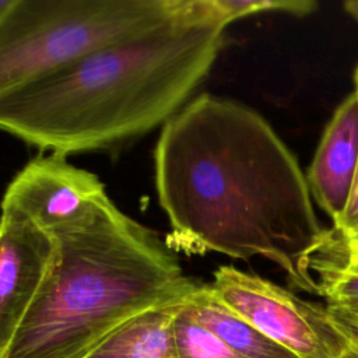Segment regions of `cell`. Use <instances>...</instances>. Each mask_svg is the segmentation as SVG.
Masks as SVG:
<instances>
[{
	"label": "cell",
	"mask_w": 358,
	"mask_h": 358,
	"mask_svg": "<svg viewBox=\"0 0 358 358\" xmlns=\"http://www.w3.org/2000/svg\"><path fill=\"white\" fill-rule=\"evenodd\" d=\"M154 171L171 250L263 256L292 285L322 295L310 268L331 234L315 214L298 161L262 115L197 95L162 126Z\"/></svg>",
	"instance_id": "1"
},
{
	"label": "cell",
	"mask_w": 358,
	"mask_h": 358,
	"mask_svg": "<svg viewBox=\"0 0 358 358\" xmlns=\"http://www.w3.org/2000/svg\"><path fill=\"white\" fill-rule=\"evenodd\" d=\"M228 25L213 0H183L159 25L0 98V130L63 157L143 136L186 105Z\"/></svg>",
	"instance_id": "2"
},
{
	"label": "cell",
	"mask_w": 358,
	"mask_h": 358,
	"mask_svg": "<svg viewBox=\"0 0 358 358\" xmlns=\"http://www.w3.org/2000/svg\"><path fill=\"white\" fill-rule=\"evenodd\" d=\"M56 255L3 358H85L130 319L199 285L154 229L106 193L52 229Z\"/></svg>",
	"instance_id": "3"
},
{
	"label": "cell",
	"mask_w": 358,
	"mask_h": 358,
	"mask_svg": "<svg viewBox=\"0 0 358 358\" xmlns=\"http://www.w3.org/2000/svg\"><path fill=\"white\" fill-rule=\"evenodd\" d=\"M183 0H13L0 17V98L176 14Z\"/></svg>",
	"instance_id": "4"
},
{
	"label": "cell",
	"mask_w": 358,
	"mask_h": 358,
	"mask_svg": "<svg viewBox=\"0 0 358 358\" xmlns=\"http://www.w3.org/2000/svg\"><path fill=\"white\" fill-rule=\"evenodd\" d=\"M210 287L224 305L298 358H340L347 347L326 306L301 299L270 280L220 266Z\"/></svg>",
	"instance_id": "5"
},
{
	"label": "cell",
	"mask_w": 358,
	"mask_h": 358,
	"mask_svg": "<svg viewBox=\"0 0 358 358\" xmlns=\"http://www.w3.org/2000/svg\"><path fill=\"white\" fill-rule=\"evenodd\" d=\"M105 193L99 178L50 154L29 161L8 183L0 208L50 232Z\"/></svg>",
	"instance_id": "6"
},
{
	"label": "cell",
	"mask_w": 358,
	"mask_h": 358,
	"mask_svg": "<svg viewBox=\"0 0 358 358\" xmlns=\"http://www.w3.org/2000/svg\"><path fill=\"white\" fill-rule=\"evenodd\" d=\"M52 234L10 211L0 214V358L55 262Z\"/></svg>",
	"instance_id": "7"
},
{
	"label": "cell",
	"mask_w": 358,
	"mask_h": 358,
	"mask_svg": "<svg viewBox=\"0 0 358 358\" xmlns=\"http://www.w3.org/2000/svg\"><path fill=\"white\" fill-rule=\"evenodd\" d=\"M358 173V94L336 109L308 171L316 203L336 222L344 213Z\"/></svg>",
	"instance_id": "8"
},
{
	"label": "cell",
	"mask_w": 358,
	"mask_h": 358,
	"mask_svg": "<svg viewBox=\"0 0 358 358\" xmlns=\"http://www.w3.org/2000/svg\"><path fill=\"white\" fill-rule=\"evenodd\" d=\"M183 308L242 358H298L224 305L214 295L210 284L199 282L185 301Z\"/></svg>",
	"instance_id": "9"
},
{
	"label": "cell",
	"mask_w": 358,
	"mask_h": 358,
	"mask_svg": "<svg viewBox=\"0 0 358 358\" xmlns=\"http://www.w3.org/2000/svg\"><path fill=\"white\" fill-rule=\"evenodd\" d=\"M183 303L155 308L130 319L85 358H179L173 323Z\"/></svg>",
	"instance_id": "10"
},
{
	"label": "cell",
	"mask_w": 358,
	"mask_h": 358,
	"mask_svg": "<svg viewBox=\"0 0 358 358\" xmlns=\"http://www.w3.org/2000/svg\"><path fill=\"white\" fill-rule=\"evenodd\" d=\"M173 333L179 358H242L194 320L183 306L175 319Z\"/></svg>",
	"instance_id": "11"
},
{
	"label": "cell",
	"mask_w": 358,
	"mask_h": 358,
	"mask_svg": "<svg viewBox=\"0 0 358 358\" xmlns=\"http://www.w3.org/2000/svg\"><path fill=\"white\" fill-rule=\"evenodd\" d=\"M312 268L319 273L320 292L330 305L351 306L358 305V273L333 266L319 257Z\"/></svg>",
	"instance_id": "12"
},
{
	"label": "cell",
	"mask_w": 358,
	"mask_h": 358,
	"mask_svg": "<svg viewBox=\"0 0 358 358\" xmlns=\"http://www.w3.org/2000/svg\"><path fill=\"white\" fill-rule=\"evenodd\" d=\"M222 17L231 24L246 15L277 11L296 17L308 15L317 7L315 1L308 0H213Z\"/></svg>",
	"instance_id": "13"
},
{
	"label": "cell",
	"mask_w": 358,
	"mask_h": 358,
	"mask_svg": "<svg viewBox=\"0 0 358 358\" xmlns=\"http://www.w3.org/2000/svg\"><path fill=\"white\" fill-rule=\"evenodd\" d=\"M329 317L347 341V347L340 358H358V317L350 315L336 305H326Z\"/></svg>",
	"instance_id": "14"
},
{
	"label": "cell",
	"mask_w": 358,
	"mask_h": 358,
	"mask_svg": "<svg viewBox=\"0 0 358 358\" xmlns=\"http://www.w3.org/2000/svg\"><path fill=\"white\" fill-rule=\"evenodd\" d=\"M338 239H347L358 234V173L354 182L351 196L343 215L334 222Z\"/></svg>",
	"instance_id": "15"
},
{
	"label": "cell",
	"mask_w": 358,
	"mask_h": 358,
	"mask_svg": "<svg viewBox=\"0 0 358 358\" xmlns=\"http://www.w3.org/2000/svg\"><path fill=\"white\" fill-rule=\"evenodd\" d=\"M329 246H334V250L337 249V252H334L337 253L336 260H330L329 263L337 266L358 262V234L347 239H338L336 243L331 239Z\"/></svg>",
	"instance_id": "16"
},
{
	"label": "cell",
	"mask_w": 358,
	"mask_h": 358,
	"mask_svg": "<svg viewBox=\"0 0 358 358\" xmlns=\"http://www.w3.org/2000/svg\"><path fill=\"white\" fill-rule=\"evenodd\" d=\"M344 8L345 11L358 21V0H348L344 3Z\"/></svg>",
	"instance_id": "17"
},
{
	"label": "cell",
	"mask_w": 358,
	"mask_h": 358,
	"mask_svg": "<svg viewBox=\"0 0 358 358\" xmlns=\"http://www.w3.org/2000/svg\"><path fill=\"white\" fill-rule=\"evenodd\" d=\"M329 263V262H327ZM331 264V263H330ZM336 266V264H333ZM337 267H343L348 271H352V273H358V262H354V263H344V264H337Z\"/></svg>",
	"instance_id": "18"
},
{
	"label": "cell",
	"mask_w": 358,
	"mask_h": 358,
	"mask_svg": "<svg viewBox=\"0 0 358 358\" xmlns=\"http://www.w3.org/2000/svg\"><path fill=\"white\" fill-rule=\"evenodd\" d=\"M329 305H330V303H329ZM336 306H338V305H336ZM338 308H341V309H344L345 312H348L350 315H352V316L358 317V305H351V306H338Z\"/></svg>",
	"instance_id": "19"
},
{
	"label": "cell",
	"mask_w": 358,
	"mask_h": 358,
	"mask_svg": "<svg viewBox=\"0 0 358 358\" xmlns=\"http://www.w3.org/2000/svg\"><path fill=\"white\" fill-rule=\"evenodd\" d=\"M13 0H0V17L3 15V13L8 8V6L11 4Z\"/></svg>",
	"instance_id": "20"
},
{
	"label": "cell",
	"mask_w": 358,
	"mask_h": 358,
	"mask_svg": "<svg viewBox=\"0 0 358 358\" xmlns=\"http://www.w3.org/2000/svg\"><path fill=\"white\" fill-rule=\"evenodd\" d=\"M355 92L358 94V67H357V70H355Z\"/></svg>",
	"instance_id": "21"
}]
</instances>
